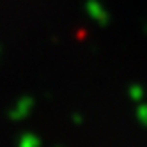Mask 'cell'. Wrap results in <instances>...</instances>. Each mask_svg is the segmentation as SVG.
Instances as JSON below:
<instances>
[{"label":"cell","instance_id":"1","mask_svg":"<svg viewBox=\"0 0 147 147\" xmlns=\"http://www.w3.org/2000/svg\"><path fill=\"white\" fill-rule=\"evenodd\" d=\"M36 107V101L32 96H22L18 98L16 103L11 107V110H9V119H11L13 122H20V121H25L30 113H32Z\"/></svg>","mask_w":147,"mask_h":147},{"label":"cell","instance_id":"2","mask_svg":"<svg viewBox=\"0 0 147 147\" xmlns=\"http://www.w3.org/2000/svg\"><path fill=\"white\" fill-rule=\"evenodd\" d=\"M85 13L90 20H94V22L99 23V25H107L110 22V14L107 11V7L101 2H98V0H87L85 2Z\"/></svg>","mask_w":147,"mask_h":147},{"label":"cell","instance_id":"3","mask_svg":"<svg viewBox=\"0 0 147 147\" xmlns=\"http://www.w3.org/2000/svg\"><path fill=\"white\" fill-rule=\"evenodd\" d=\"M16 147H41V138L34 133H23L20 135Z\"/></svg>","mask_w":147,"mask_h":147},{"label":"cell","instance_id":"4","mask_svg":"<svg viewBox=\"0 0 147 147\" xmlns=\"http://www.w3.org/2000/svg\"><path fill=\"white\" fill-rule=\"evenodd\" d=\"M128 96H129V99H131V101H135V103H142V101H144V98H145V90H144V87H142V85L135 83V85H131V87H129Z\"/></svg>","mask_w":147,"mask_h":147},{"label":"cell","instance_id":"5","mask_svg":"<svg viewBox=\"0 0 147 147\" xmlns=\"http://www.w3.org/2000/svg\"><path fill=\"white\" fill-rule=\"evenodd\" d=\"M135 115H136V119H138V122L142 126H147V103H138V107H136L135 110Z\"/></svg>","mask_w":147,"mask_h":147},{"label":"cell","instance_id":"6","mask_svg":"<svg viewBox=\"0 0 147 147\" xmlns=\"http://www.w3.org/2000/svg\"><path fill=\"white\" fill-rule=\"evenodd\" d=\"M73 122H75V124H82V115H73Z\"/></svg>","mask_w":147,"mask_h":147},{"label":"cell","instance_id":"7","mask_svg":"<svg viewBox=\"0 0 147 147\" xmlns=\"http://www.w3.org/2000/svg\"><path fill=\"white\" fill-rule=\"evenodd\" d=\"M145 27H147V23H145Z\"/></svg>","mask_w":147,"mask_h":147}]
</instances>
